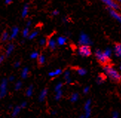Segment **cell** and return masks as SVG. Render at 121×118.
Listing matches in <instances>:
<instances>
[{
	"mask_svg": "<svg viewBox=\"0 0 121 118\" xmlns=\"http://www.w3.org/2000/svg\"><path fill=\"white\" fill-rule=\"evenodd\" d=\"M103 72L105 77H108L109 79L114 82H120L121 80V74L112 66L107 64L103 66Z\"/></svg>",
	"mask_w": 121,
	"mask_h": 118,
	"instance_id": "cell-1",
	"label": "cell"
},
{
	"mask_svg": "<svg viewBox=\"0 0 121 118\" xmlns=\"http://www.w3.org/2000/svg\"><path fill=\"white\" fill-rule=\"evenodd\" d=\"M78 43L80 45V46H90L92 45L93 42L88 34L84 33V32H81L78 39Z\"/></svg>",
	"mask_w": 121,
	"mask_h": 118,
	"instance_id": "cell-2",
	"label": "cell"
},
{
	"mask_svg": "<svg viewBox=\"0 0 121 118\" xmlns=\"http://www.w3.org/2000/svg\"><path fill=\"white\" fill-rule=\"evenodd\" d=\"M94 55L97 59V60L99 62L103 64V65H107L109 62V60L106 58V57L104 55L103 51L101 49H96L95 52H94Z\"/></svg>",
	"mask_w": 121,
	"mask_h": 118,
	"instance_id": "cell-3",
	"label": "cell"
},
{
	"mask_svg": "<svg viewBox=\"0 0 121 118\" xmlns=\"http://www.w3.org/2000/svg\"><path fill=\"white\" fill-rule=\"evenodd\" d=\"M77 53L80 57H90L91 55L92 51H91V49L90 46L83 45V46H80V47L78 48Z\"/></svg>",
	"mask_w": 121,
	"mask_h": 118,
	"instance_id": "cell-4",
	"label": "cell"
},
{
	"mask_svg": "<svg viewBox=\"0 0 121 118\" xmlns=\"http://www.w3.org/2000/svg\"><path fill=\"white\" fill-rule=\"evenodd\" d=\"M102 2L106 5L108 10H116V11H119L120 10V4H118V2H117L113 1V0H103Z\"/></svg>",
	"mask_w": 121,
	"mask_h": 118,
	"instance_id": "cell-5",
	"label": "cell"
},
{
	"mask_svg": "<svg viewBox=\"0 0 121 118\" xmlns=\"http://www.w3.org/2000/svg\"><path fill=\"white\" fill-rule=\"evenodd\" d=\"M8 92V80L7 79H2L0 84V98H4L7 95Z\"/></svg>",
	"mask_w": 121,
	"mask_h": 118,
	"instance_id": "cell-6",
	"label": "cell"
},
{
	"mask_svg": "<svg viewBox=\"0 0 121 118\" xmlns=\"http://www.w3.org/2000/svg\"><path fill=\"white\" fill-rule=\"evenodd\" d=\"M84 111H85V114H84L85 118L90 117L91 114V100L88 99L86 100L84 105Z\"/></svg>",
	"mask_w": 121,
	"mask_h": 118,
	"instance_id": "cell-7",
	"label": "cell"
},
{
	"mask_svg": "<svg viewBox=\"0 0 121 118\" xmlns=\"http://www.w3.org/2000/svg\"><path fill=\"white\" fill-rule=\"evenodd\" d=\"M113 54L118 59H121V43H116L113 48Z\"/></svg>",
	"mask_w": 121,
	"mask_h": 118,
	"instance_id": "cell-8",
	"label": "cell"
},
{
	"mask_svg": "<svg viewBox=\"0 0 121 118\" xmlns=\"http://www.w3.org/2000/svg\"><path fill=\"white\" fill-rule=\"evenodd\" d=\"M108 12H109L110 16H111L113 19H114L116 21L121 23V14L119 13V11H116V10H108Z\"/></svg>",
	"mask_w": 121,
	"mask_h": 118,
	"instance_id": "cell-9",
	"label": "cell"
},
{
	"mask_svg": "<svg viewBox=\"0 0 121 118\" xmlns=\"http://www.w3.org/2000/svg\"><path fill=\"white\" fill-rule=\"evenodd\" d=\"M47 44H48V47L52 51L55 50L57 47L56 41L54 37H51V38H50L48 41H47Z\"/></svg>",
	"mask_w": 121,
	"mask_h": 118,
	"instance_id": "cell-10",
	"label": "cell"
},
{
	"mask_svg": "<svg viewBox=\"0 0 121 118\" xmlns=\"http://www.w3.org/2000/svg\"><path fill=\"white\" fill-rule=\"evenodd\" d=\"M19 32V29L18 27L14 26L11 29V32H10V35L9 36V40H12L13 39H15L16 37L18 36V34Z\"/></svg>",
	"mask_w": 121,
	"mask_h": 118,
	"instance_id": "cell-11",
	"label": "cell"
},
{
	"mask_svg": "<svg viewBox=\"0 0 121 118\" xmlns=\"http://www.w3.org/2000/svg\"><path fill=\"white\" fill-rule=\"evenodd\" d=\"M56 43H57V45H60V46H62V45H64L67 43V41H68V39L66 36H60L57 37L56 39Z\"/></svg>",
	"mask_w": 121,
	"mask_h": 118,
	"instance_id": "cell-12",
	"label": "cell"
},
{
	"mask_svg": "<svg viewBox=\"0 0 121 118\" xmlns=\"http://www.w3.org/2000/svg\"><path fill=\"white\" fill-rule=\"evenodd\" d=\"M47 95H48V89L43 88L40 92V94L39 95V102H43L45 100Z\"/></svg>",
	"mask_w": 121,
	"mask_h": 118,
	"instance_id": "cell-13",
	"label": "cell"
},
{
	"mask_svg": "<svg viewBox=\"0 0 121 118\" xmlns=\"http://www.w3.org/2000/svg\"><path fill=\"white\" fill-rule=\"evenodd\" d=\"M103 51L104 55L106 57V58L108 59V60H111V57L113 55V50L112 49V48H109V47H107L106 49Z\"/></svg>",
	"mask_w": 121,
	"mask_h": 118,
	"instance_id": "cell-14",
	"label": "cell"
},
{
	"mask_svg": "<svg viewBox=\"0 0 121 118\" xmlns=\"http://www.w3.org/2000/svg\"><path fill=\"white\" fill-rule=\"evenodd\" d=\"M62 73V70L60 68H58V69H56V70L53 71H51L48 73V76L50 77H57L60 75Z\"/></svg>",
	"mask_w": 121,
	"mask_h": 118,
	"instance_id": "cell-15",
	"label": "cell"
},
{
	"mask_svg": "<svg viewBox=\"0 0 121 118\" xmlns=\"http://www.w3.org/2000/svg\"><path fill=\"white\" fill-rule=\"evenodd\" d=\"M28 11H29V5L28 4H25L23 8H22V18L27 17V16L28 14Z\"/></svg>",
	"mask_w": 121,
	"mask_h": 118,
	"instance_id": "cell-16",
	"label": "cell"
},
{
	"mask_svg": "<svg viewBox=\"0 0 121 118\" xmlns=\"http://www.w3.org/2000/svg\"><path fill=\"white\" fill-rule=\"evenodd\" d=\"M64 78L66 83L69 84L71 83V72L69 70H65L64 71Z\"/></svg>",
	"mask_w": 121,
	"mask_h": 118,
	"instance_id": "cell-17",
	"label": "cell"
},
{
	"mask_svg": "<svg viewBox=\"0 0 121 118\" xmlns=\"http://www.w3.org/2000/svg\"><path fill=\"white\" fill-rule=\"evenodd\" d=\"M13 50H14V45H13V44H9V45H8L7 48H6V51H5V53H6V56H7V57L10 56V55L13 53Z\"/></svg>",
	"mask_w": 121,
	"mask_h": 118,
	"instance_id": "cell-18",
	"label": "cell"
},
{
	"mask_svg": "<svg viewBox=\"0 0 121 118\" xmlns=\"http://www.w3.org/2000/svg\"><path fill=\"white\" fill-rule=\"evenodd\" d=\"M28 74H29V68L25 67L22 69V72H21V77L22 79H26L28 77Z\"/></svg>",
	"mask_w": 121,
	"mask_h": 118,
	"instance_id": "cell-19",
	"label": "cell"
},
{
	"mask_svg": "<svg viewBox=\"0 0 121 118\" xmlns=\"http://www.w3.org/2000/svg\"><path fill=\"white\" fill-rule=\"evenodd\" d=\"M21 111V108H20V106H15L13 108V110H12V117H17L19 114V112Z\"/></svg>",
	"mask_w": 121,
	"mask_h": 118,
	"instance_id": "cell-20",
	"label": "cell"
},
{
	"mask_svg": "<svg viewBox=\"0 0 121 118\" xmlns=\"http://www.w3.org/2000/svg\"><path fill=\"white\" fill-rule=\"evenodd\" d=\"M80 98V95H79L78 93H73L71 94V98H70V101L71 103H76V102L79 100Z\"/></svg>",
	"mask_w": 121,
	"mask_h": 118,
	"instance_id": "cell-21",
	"label": "cell"
},
{
	"mask_svg": "<svg viewBox=\"0 0 121 118\" xmlns=\"http://www.w3.org/2000/svg\"><path fill=\"white\" fill-rule=\"evenodd\" d=\"M77 72L80 76H85L87 74V70L84 68H78L77 69Z\"/></svg>",
	"mask_w": 121,
	"mask_h": 118,
	"instance_id": "cell-22",
	"label": "cell"
},
{
	"mask_svg": "<svg viewBox=\"0 0 121 118\" xmlns=\"http://www.w3.org/2000/svg\"><path fill=\"white\" fill-rule=\"evenodd\" d=\"M105 79H106V77L103 74H99L97 77V84H102L104 83Z\"/></svg>",
	"mask_w": 121,
	"mask_h": 118,
	"instance_id": "cell-23",
	"label": "cell"
},
{
	"mask_svg": "<svg viewBox=\"0 0 121 118\" xmlns=\"http://www.w3.org/2000/svg\"><path fill=\"white\" fill-rule=\"evenodd\" d=\"M33 93H34V87H33L32 85H30V86L27 88V90H26V96L30 97V96H31L33 95Z\"/></svg>",
	"mask_w": 121,
	"mask_h": 118,
	"instance_id": "cell-24",
	"label": "cell"
},
{
	"mask_svg": "<svg viewBox=\"0 0 121 118\" xmlns=\"http://www.w3.org/2000/svg\"><path fill=\"white\" fill-rule=\"evenodd\" d=\"M38 34H39V32H38L37 31H33V32H31V33H30V34H29V36H28V38L30 40L34 39L36 38V36H37Z\"/></svg>",
	"mask_w": 121,
	"mask_h": 118,
	"instance_id": "cell-25",
	"label": "cell"
},
{
	"mask_svg": "<svg viewBox=\"0 0 121 118\" xmlns=\"http://www.w3.org/2000/svg\"><path fill=\"white\" fill-rule=\"evenodd\" d=\"M37 60H38V62L39 65H43V64L45 62V57L43 54H41L39 56Z\"/></svg>",
	"mask_w": 121,
	"mask_h": 118,
	"instance_id": "cell-26",
	"label": "cell"
},
{
	"mask_svg": "<svg viewBox=\"0 0 121 118\" xmlns=\"http://www.w3.org/2000/svg\"><path fill=\"white\" fill-rule=\"evenodd\" d=\"M9 36H10V35L8 34V32H7V31L3 32V34L2 35V41L4 42L6 40H8L9 39Z\"/></svg>",
	"mask_w": 121,
	"mask_h": 118,
	"instance_id": "cell-27",
	"label": "cell"
},
{
	"mask_svg": "<svg viewBox=\"0 0 121 118\" xmlns=\"http://www.w3.org/2000/svg\"><path fill=\"white\" fill-rule=\"evenodd\" d=\"M30 34V31H29V28H25L23 29L22 31V36L25 37V38H27V37H28Z\"/></svg>",
	"mask_w": 121,
	"mask_h": 118,
	"instance_id": "cell-28",
	"label": "cell"
},
{
	"mask_svg": "<svg viewBox=\"0 0 121 118\" xmlns=\"http://www.w3.org/2000/svg\"><path fill=\"white\" fill-rule=\"evenodd\" d=\"M62 83L60 82L57 83L56 85H55V87H54V92H59V91H61L62 90Z\"/></svg>",
	"mask_w": 121,
	"mask_h": 118,
	"instance_id": "cell-29",
	"label": "cell"
},
{
	"mask_svg": "<svg viewBox=\"0 0 121 118\" xmlns=\"http://www.w3.org/2000/svg\"><path fill=\"white\" fill-rule=\"evenodd\" d=\"M62 94H63L62 90L59 91V92H56V94H55V100H60L62 98Z\"/></svg>",
	"mask_w": 121,
	"mask_h": 118,
	"instance_id": "cell-30",
	"label": "cell"
},
{
	"mask_svg": "<svg viewBox=\"0 0 121 118\" xmlns=\"http://www.w3.org/2000/svg\"><path fill=\"white\" fill-rule=\"evenodd\" d=\"M39 56V53L38 51H33L30 53V59H38Z\"/></svg>",
	"mask_w": 121,
	"mask_h": 118,
	"instance_id": "cell-31",
	"label": "cell"
},
{
	"mask_svg": "<svg viewBox=\"0 0 121 118\" xmlns=\"http://www.w3.org/2000/svg\"><path fill=\"white\" fill-rule=\"evenodd\" d=\"M22 83L21 81H17L15 84V90L16 91H19L22 88Z\"/></svg>",
	"mask_w": 121,
	"mask_h": 118,
	"instance_id": "cell-32",
	"label": "cell"
},
{
	"mask_svg": "<svg viewBox=\"0 0 121 118\" xmlns=\"http://www.w3.org/2000/svg\"><path fill=\"white\" fill-rule=\"evenodd\" d=\"M39 45H40L41 46H44V45H45L46 43H47V39H46L45 38H42V39H39Z\"/></svg>",
	"mask_w": 121,
	"mask_h": 118,
	"instance_id": "cell-33",
	"label": "cell"
},
{
	"mask_svg": "<svg viewBox=\"0 0 121 118\" xmlns=\"http://www.w3.org/2000/svg\"><path fill=\"white\" fill-rule=\"evenodd\" d=\"M112 118H120V114H119V113H118V111H114L112 112Z\"/></svg>",
	"mask_w": 121,
	"mask_h": 118,
	"instance_id": "cell-34",
	"label": "cell"
},
{
	"mask_svg": "<svg viewBox=\"0 0 121 118\" xmlns=\"http://www.w3.org/2000/svg\"><path fill=\"white\" fill-rule=\"evenodd\" d=\"M89 91H90V87H89V86H86L85 88H83V94H87L89 92Z\"/></svg>",
	"mask_w": 121,
	"mask_h": 118,
	"instance_id": "cell-35",
	"label": "cell"
},
{
	"mask_svg": "<svg viewBox=\"0 0 121 118\" xmlns=\"http://www.w3.org/2000/svg\"><path fill=\"white\" fill-rule=\"evenodd\" d=\"M26 106H27V102H26V101H24V102H22V103H21L20 108H21V109H24V108H25Z\"/></svg>",
	"mask_w": 121,
	"mask_h": 118,
	"instance_id": "cell-36",
	"label": "cell"
},
{
	"mask_svg": "<svg viewBox=\"0 0 121 118\" xmlns=\"http://www.w3.org/2000/svg\"><path fill=\"white\" fill-rule=\"evenodd\" d=\"M59 13H60V11L58 10H54L53 11H52V13H51V14L53 16H57Z\"/></svg>",
	"mask_w": 121,
	"mask_h": 118,
	"instance_id": "cell-37",
	"label": "cell"
},
{
	"mask_svg": "<svg viewBox=\"0 0 121 118\" xmlns=\"http://www.w3.org/2000/svg\"><path fill=\"white\" fill-rule=\"evenodd\" d=\"M14 80H15V77L14 76H10L8 78V81H10V82H13Z\"/></svg>",
	"mask_w": 121,
	"mask_h": 118,
	"instance_id": "cell-38",
	"label": "cell"
},
{
	"mask_svg": "<svg viewBox=\"0 0 121 118\" xmlns=\"http://www.w3.org/2000/svg\"><path fill=\"white\" fill-rule=\"evenodd\" d=\"M20 65H21L20 62H16L14 63V67H15V68H19V67L20 66Z\"/></svg>",
	"mask_w": 121,
	"mask_h": 118,
	"instance_id": "cell-39",
	"label": "cell"
},
{
	"mask_svg": "<svg viewBox=\"0 0 121 118\" xmlns=\"http://www.w3.org/2000/svg\"><path fill=\"white\" fill-rule=\"evenodd\" d=\"M30 25H31V21L29 20V21H28V22H27V24H26V28H29V27Z\"/></svg>",
	"mask_w": 121,
	"mask_h": 118,
	"instance_id": "cell-40",
	"label": "cell"
},
{
	"mask_svg": "<svg viewBox=\"0 0 121 118\" xmlns=\"http://www.w3.org/2000/svg\"><path fill=\"white\" fill-rule=\"evenodd\" d=\"M4 60V55H1L0 56V64H1Z\"/></svg>",
	"mask_w": 121,
	"mask_h": 118,
	"instance_id": "cell-41",
	"label": "cell"
},
{
	"mask_svg": "<svg viewBox=\"0 0 121 118\" xmlns=\"http://www.w3.org/2000/svg\"><path fill=\"white\" fill-rule=\"evenodd\" d=\"M13 2L11 1V0H5L4 1V4H11Z\"/></svg>",
	"mask_w": 121,
	"mask_h": 118,
	"instance_id": "cell-42",
	"label": "cell"
},
{
	"mask_svg": "<svg viewBox=\"0 0 121 118\" xmlns=\"http://www.w3.org/2000/svg\"><path fill=\"white\" fill-rule=\"evenodd\" d=\"M62 21H63V22H64V23H67L68 22V19L67 17H64L62 19Z\"/></svg>",
	"mask_w": 121,
	"mask_h": 118,
	"instance_id": "cell-43",
	"label": "cell"
},
{
	"mask_svg": "<svg viewBox=\"0 0 121 118\" xmlns=\"http://www.w3.org/2000/svg\"><path fill=\"white\" fill-rule=\"evenodd\" d=\"M56 114V111H51V114L55 115Z\"/></svg>",
	"mask_w": 121,
	"mask_h": 118,
	"instance_id": "cell-44",
	"label": "cell"
},
{
	"mask_svg": "<svg viewBox=\"0 0 121 118\" xmlns=\"http://www.w3.org/2000/svg\"><path fill=\"white\" fill-rule=\"evenodd\" d=\"M119 71H121V62H120V65H119Z\"/></svg>",
	"mask_w": 121,
	"mask_h": 118,
	"instance_id": "cell-45",
	"label": "cell"
},
{
	"mask_svg": "<svg viewBox=\"0 0 121 118\" xmlns=\"http://www.w3.org/2000/svg\"><path fill=\"white\" fill-rule=\"evenodd\" d=\"M13 108V106H12V105H10L9 106H8V109H12Z\"/></svg>",
	"mask_w": 121,
	"mask_h": 118,
	"instance_id": "cell-46",
	"label": "cell"
},
{
	"mask_svg": "<svg viewBox=\"0 0 121 118\" xmlns=\"http://www.w3.org/2000/svg\"><path fill=\"white\" fill-rule=\"evenodd\" d=\"M79 118H85V117H84V115H81V116L79 117Z\"/></svg>",
	"mask_w": 121,
	"mask_h": 118,
	"instance_id": "cell-47",
	"label": "cell"
},
{
	"mask_svg": "<svg viewBox=\"0 0 121 118\" xmlns=\"http://www.w3.org/2000/svg\"><path fill=\"white\" fill-rule=\"evenodd\" d=\"M118 2H119V3H121V0H120V1H119Z\"/></svg>",
	"mask_w": 121,
	"mask_h": 118,
	"instance_id": "cell-48",
	"label": "cell"
}]
</instances>
